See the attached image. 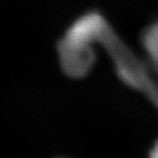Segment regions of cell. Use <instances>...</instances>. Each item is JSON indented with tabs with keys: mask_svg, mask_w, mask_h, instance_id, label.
Here are the masks:
<instances>
[{
	"mask_svg": "<svg viewBox=\"0 0 158 158\" xmlns=\"http://www.w3.org/2000/svg\"><path fill=\"white\" fill-rule=\"evenodd\" d=\"M142 43L154 70L158 73V21L145 30Z\"/></svg>",
	"mask_w": 158,
	"mask_h": 158,
	"instance_id": "3",
	"label": "cell"
},
{
	"mask_svg": "<svg viewBox=\"0 0 158 158\" xmlns=\"http://www.w3.org/2000/svg\"><path fill=\"white\" fill-rule=\"evenodd\" d=\"M81 33L92 44L102 45L114 60L121 80L131 88L144 93L158 108V86L146 67L122 43L102 15L97 13L89 15L82 27Z\"/></svg>",
	"mask_w": 158,
	"mask_h": 158,
	"instance_id": "1",
	"label": "cell"
},
{
	"mask_svg": "<svg viewBox=\"0 0 158 158\" xmlns=\"http://www.w3.org/2000/svg\"><path fill=\"white\" fill-rule=\"evenodd\" d=\"M150 158H158V141L154 144L150 153Z\"/></svg>",
	"mask_w": 158,
	"mask_h": 158,
	"instance_id": "4",
	"label": "cell"
},
{
	"mask_svg": "<svg viewBox=\"0 0 158 158\" xmlns=\"http://www.w3.org/2000/svg\"><path fill=\"white\" fill-rule=\"evenodd\" d=\"M57 52L63 72L72 78L86 76L96 59L93 44L65 35L58 42Z\"/></svg>",
	"mask_w": 158,
	"mask_h": 158,
	"instance_id": "2",
	"label": "cell"
}]
</instances>
